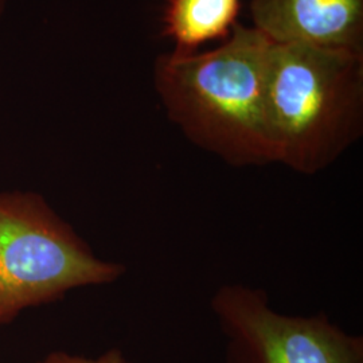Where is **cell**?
Wrapping results in <instances>:
<instances>
[{"label": "cell", "instance_id": "4", "mask_svg": "<svg viewBox=\"0 0 363 363\" xmlns=\"http://www.w3.org/2000/svg\"><path fill=\"white\" fill-rule=\"evenodd\" d=\"M210 308L225 339V363H363L361 335L345 331L323 312H279L261 288L223 284Z\"/></svg>", "mask_w": 363, "mask_h": 363}, {"label": "cell", "instance_id": "7", "mask_svg": "<svg viewBox=\"0 0 363 363\" xmlns=\"http://www.w3.org/2000/svg\"><path fill=\"white\" fill-rule=\"evenodd\" d=\"M38 363H133L120 349H109L99 357H84L66 351H52Z\"/></svg>", "mask_w": 363, "mask_h": 363}, {"label": "cell", "instance_id": "3", "mask_svg": "<svg viewBox=\"0 0 363 363\" xmlns=\"http://www.w3.org/2000/svg\"><path fill=\"white\" fill-rule=\"evenodd\" d=\"M125 272L96 256L43 195L0 193V325L73 289L113 284Z\"/></svg>", "mask_w": 363, "mask_h": 363}, {"label": "cell", "instance_id": "8", "mask_svg": "<svg viewBox=\"0 0 363 363\" xmlns=\"http://www.w3.org/2000/svg\"><path fill=\"white\" fill-rule=\"evenodd\" d=\"M7 3H9V0H0V22H1V18L4 15V11H6Z\"/></svg>", "mask_w": 363, "mask_h": 363}, {"label": "cell", "instance_id": "5", "mask_svg": "<svg viewBox=\"0 0 363 363\" xmlns=\"http://www.w3.org/2000/svg\"><path fill=\"white\" fill-rule=\"evenodd\" d=\"M249 10L274 43L363 54V0H249Z\"/></svg>", "mask_w": 363, "mask_h": 363}, {"label": "cell", "instance_id": "2", "mask_svg": "<svg viewBox=\"0 0 363 363\" xmlns=\"http://www.w3.org/2000/svg\"><path fill=\"white\" fill-rule=\"evenodd\" d=\"M267 117L274 163L316 175L363 135V54L273 42Z\"/></svg>", "mask_w": 363, "mask_h": 363}, {"label": "cell", "instance_id": "1", "mask_svg": "<svg viewBox=\"0 0 363 363\" xmlns=\"http://www.w3.org/2000/svg\"><path fill=\"white\" fill-rule=\"evenodd\" d=\"M272 46L257 28L238 23L213 50L156 58L154 85L169 121L235 169L274 163L267 117Z\"/></svg>", "mask_w": 363, "mask_h": 363}, {"label": "cell", "instance_id": "6", "mask_svg": "<svg viewBox=\"0 0 363 363\" xmlns=\"http://www.w3.org/2000/svg\"><path fill=\"white\" fill-rule=\"evenodd\" d=\"M242 0H167L162 35L179 54L196 52L208 42H225L238 25Z\"/></svg>", "mask_w": 363, "mask_h": 363}]
</instances>
